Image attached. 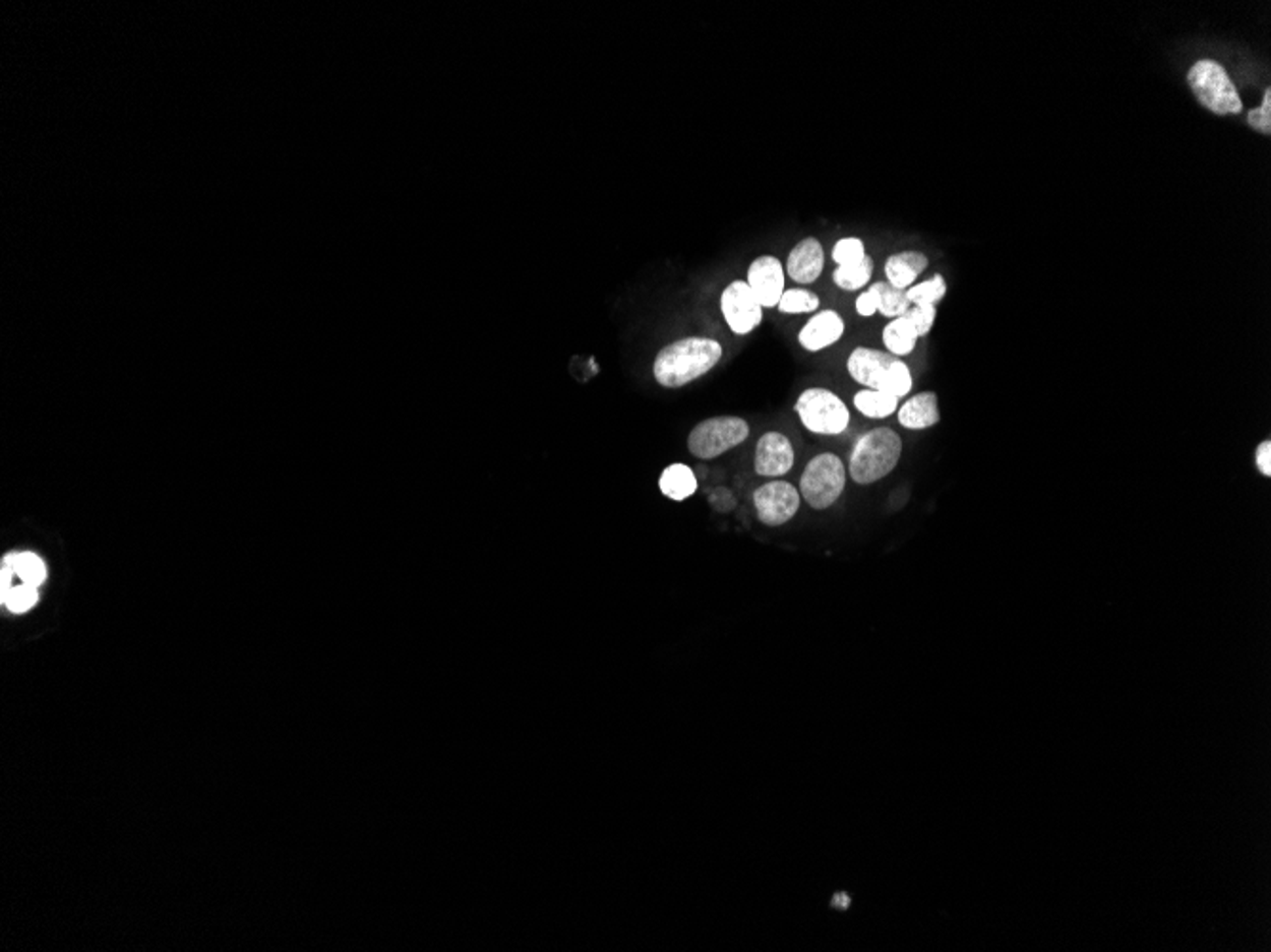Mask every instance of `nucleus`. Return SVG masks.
<instances>
[{
    "label": "nucleus",
    "mask_w": 1271,
    "mask_h": 952,
    "mask_svg": "<svg viewBox=\"0 0 1271 952\" xmlns=\"http://www.w3.org/2000/svg\"><path fill=\"white\" fill-rule=\"evenodd\" d=\"M724 348L714 338H680L657 354L653 375L665 388H680L707 375L720 364Z\"/></svg>",
    "instance_id": "nucleus-1"
},
{
    "label": "nucleus",
    "mask_w": 1271,
    "mask_h": 952,
    "mask_svg": "<svg viewBox=\"0 0 1271 952\" xmlns=\"http://www.w3.org/2000/svg\"><path fill=\"white\" fill-rule=\"evenodd\" d=\"M847 371L864 388L882 390L895 397H906L914 386L910 367L889 352L858 346L847 358Z\"/></svg>",
    "instance_id": "nucleus-2"
},
{
    "label": "nucleus",
    "mask_w": 1271,
    "mask_h": 952,
    "mask_svg": "<svg viewBox=\"0 0 1271 952\" xmlns=\"http://www.w3.org/2000/svg\"><path fill=\"white\" fill-rule=\"evenodd\" d=\"M901 436L891 428H873L858 438L849 456V475L858 485H872L897 468Z\"/></svg>",
    "instance_id": "nucleus-3"
},
{
    "label": "nucleus",
    "mask_w": 1271,
    "mask_h": 952,
    "mask_svg": "<svg viewBox=\"0 0 1271 952\" xmlns=\"http://www.w3.org/2000/svg\"><path fill=\"white\" fill-rule=\"evenodd\" d=\"M1188 84L1199 105L1218 117L1243 113L1242 96L1226 67L1214 59H1199L1188 71Z\"/></svg>",
    "instance_id": "nucleus-4"
},
{
    "label": "nucleus",
    "mask_w": 1271,
    "mask_h": 952,
    "mask_svg": "<svg viewBox=\"0 0 1271 952\" xmlns=\"http://www.w3.org/2000/svg\"><path fill=\"white\" fill-rule=\"evenodd\" d=\"M847 484V469L838 454H816L799 478V495L814 510L834 506Z\"/></svg>",
    "instance_id": "nucleus-5"
},
{
    "label": "nucleus",
    "mask_w": 1271,
    "mask_h": 952,
    "mask_svg": "<svg viewBox=\"0 0 1271 952\" xmlns=\"http://www.w3.org/2000/svg\"><path fill=\"white\" fill-rule=\"evenodd\" d=\"M799 423L819 436H840L851 423L849 407L828 388H807L794 405Z\"/></svg>",
    "instance_id": "nucleus-6"
},
{
    "label": "nucleus",
    "mask_w": 1271,
    "mask_h": 952,
    "mask_svg": "<svg viewBox=\"0 0 1271 952\" xmlns=\"http://www.w3.org/2000/svg\"><path fill=\"white\" fill-rule=\"evenodd\" d=\"M748 436H750V426L744 419L714 417V419L703 421L691 430L687 447H689V453L697 458L712 460L720 454L735 449L737 445L748 440Z\"/></svg>",
    "instance_id": "nucleus-7"
},
{
    "label": "nucleus",
    "mask_w": 1271,
    "mask_h": 952,
    "mask_svg": "<svg viewBox=\"0 0 1271 952\" xmlns=\"http://www.w3.org/2000/svg\"><path fill=\"white\" fill-rule=\"evenodd\" d=\"M801 495L798 489L783 480H773L754 491V508L758 519L768 527H781L788 523L799 510Z\"/></svg>",
    "instance_id": "nucleus-8"
},
{
    "label": "nucleus",
    "mask_w": 1271,
    "mask_h": 952,
    "mask_svg": "<svg viewBox=\"0 0 1271 952\" xmlns=\"http://www.w3.org/2000/svg\"><path fill=\"white\" fill-rule=\"evenodd\" d=\"M720 307L725 323L735 335L752 333L764 320V307L744 279H735L725 288Z\"/></svg>",
    "instance_id": "nucleus-9"
},
{
    "label": "nucleus",
    "mask_w": 1271,
    "mask_h": 952,
    "mask_svg": "<svg viewBox=\"0 0 1271 952\" xmlns=\"http://www.w3.org/2000/svg\"><path fill=\"white\" fill-rule=\"evenodd\" d=\"M754 294L758 303L764 308H775L779 305L784 292L786 270L784 264L773 255H762L754 259L744 279Z\"/></svg>",
    "instance_id": "nucleus-10"
},
{
    "label": "nucleus",
    "mask_w": 1271,
    "mask_h": 952,
    "mask_svg": "<svg viewBox=\"0 0 1271 952\" xmlns=\"http://www.w3.org/2000/svg\"><path fill=\"white\" fill-rule=\"evenodd\" d=\"M792 441L781 432H766L755 445L754 469L764 478H781L794 466Z\"/></svg>",
    "instance_id": "nucleus-11"
},
{
    "label": "nucleus",
    "mask_w": 1271,
    "mask_h": 952,
    "mask_svg": "<svg viewBox=\"0 0 1271 952\" xmlns=\"http://www.w3.org/2000/svg\"><path fill=\"white\" fill-rule=\"evenodd\" d=\"M784 270L796 283H813L825 270L823 244L816 238H805L798 242L790 251Z\"/></svg>",
    "instance_id": "nucleus-12"
},
{
    "label": "nucleus",
    "mask_w": 1271,
    "mask_h": 952,
    "mask_svg": "<svg viewBox=\"0 0 1271 952\" xmlns=\"http://www.w3.org/2000/svg\"><path fill=\"white\" fill-rule=\"evenodd\" d=\"M845 333V322L836 310H821L799 331L798 340L801 348L807 352H821L836 344Z\"/></svg>",
    "instance_id": "nucleus-13"
},
{
    "label": "nucleus",
    "mask_w": 1271,
    "mask_h": 952,
    "mask_svg": "<svg viewBox=\"0 0 1271 952\" xmlns=\"http://www.w3.org/2000/svg\"><path fill=\"white\" fill-rule=\"evenodd\" d=\"M929 266V259L925 253L921 251H901L891 255L886 261V281L891 283L893 288L906 292L908 288H912L916 283V279L925 272V268Z\"/></svg>",
    "instance_id": "nucleus-14"
},
{
    "label": "nucleus",
    "mask_w": 1271,
    "mask_h": 952,
    "mask_svg": "<svg viewBox=\"0 0 1271 952\" xmlns=\"http://www.w3.org/2000/svg\"><path fill=\"white\" fill-rule=\"evenodd\" d=\"M897 419L902 428L908 430H927L941 421L939 397L934 392H919L916 396L904 401L897 409Z\"/></svg>",
    "instance_id": "nucleus-15"
},
{
    "label": "nucleus",
    "mask_w": 1271,
    "mask_h": 952,
    "mask_svg": "<svg viewBox=\"0 0 1271 952\" xmlns=\"http://www.w3.org/2000/svg\"><path fill=\"white\" fill-rule=\"evenodd\" d=\"M659 487H661V493L665 497L681 502V500L689 499V497L695 495L699 482H697L695 471L689 468V466L672 464V466H668L661 473Z\"/></svg>",
    "instance_id": "nucleus-16"
},
{
    "label": "nucleus",
    "mask_w": 1271,
    "mask_h": 952,
    "mask_svg": "<svg viewBox=\"0 0 1271 952\" xmlns=\"http://www.w3.org/2000/svg\"><path fill=\"white\" fill-rule=\"evenodd\" d=\"M882 338H884V344L888 348L886 352L897 356V358H902V356H910L914 352L919 335H917L914 325L908 322V318L901 316V318H893L884 327Z\"/></svg>",
    "instance_id": "nucleus-17"
},
{
    "label": "nucleus",
    "mask_w": 1271,
    "mask_h": 952,
    "mask_svg": "<svg viewBox=\"0 0 1271 952\" xmlns=\"http://www.w3.org/2000/svg\"><path fill=\"white\" fill-rule=\"evenodd\" d=\"M853 403L858 412L868 419H888L899 409V397L882 392V390H870V388H862L860 392H857L853 397Z\"/></svg>",
    "instance_id": "nucleus-18"
},
{
    "label": "nucleus",
    "mask_w": 1271,
    "mask_h": 952,
    "mask_svg": "<svg viewBox=\"0 0 1271 952\" xmlns=\"http://www.w3.org/2000/svg\"><path fill=\"white\" fill-rule=\"evenodd\" d=\"M872 274V257L864 255L857 263L836 266V270L832 272V281L843 292H858V290H862L870 281Z\"/></svg>",
    "instance_id": "nucleus-19"
},
{
    "label": "nucleus",
    "mask_w": 1271,
    "mask_h": 952,
    "mask_svg": "<svg viewBox=\"0 0 1271 952\" xmlns=\"http://www.w3.org/2000/svg\"><path fill=\"white\" fill-rule=\"evenodd\" d=\"M870 292L875 297L877 312L891 320L901 318L912 307L906 297V292L893 288L888 281H875L870 285Z\"/></svg>",
    "instance_id": "nucleus-20"
},
{
    "label": "nucleus",
    "mask_w": 1271,
    "mask_h": 952,
    "mask_svg": "<svg viewBox=\"0 0 1271 952\" xmlns=\"http://www.w3.org/2000/svg\"><path fill=\"white\" fill-rule=\"evenodd\" d=\"M12 565H14L15 578L21 584H29V586L39 587L46 580L45 561L29 552H21V554H10Z\"/></svg>",
    "instance_id": "nucleus-21"
},
{
    "label": "nucleus",
    "mask_w": 1271,
    "mask_h": 952,
    "mask_svg": "<svg viewBox=\"0 0 1271 952\" xmlns=\"http://www.w3.org/2000/svg\"><path fill=\"white\" fill-rule=\"evenodd\" d=\"M947 290V279L943 278L941 274H936L932 278L919 281V283H914L912 288H908L906 297H908L910 305H931V307H936V303H941L945 299Z\"/></svg>",
    "instance_id": "nucleus-22"
},
{
    "label": "nucleus",
    "mask_w": 1271,
    "mask_h": 952,
    "mask_svg": "<svg viewBox=\"0 0 1271 952\" xmlns=\"http://www.w3.org/2000/svg\"><path fill=\"white\" fill-rule=\"evenodd\" d=\"M821 307V299L819 295L801 288H794L784 292L781 301H779V312L783 314H811Z\"/></svg>",
    "instance_id": "nucleus-23"
},
{
    "label": "nucleus",
    "mask_w": 1271,
    "mask_h": 952,
    "mask_svg": "<svg viewBox=\"0 0 1271 952\" xmlns=\"http://www.w3.org/2000/svg\"><path fill=\"white\" fill-rule=\"evenodd\" d=\"M39 601V587L29 586V584H15L12 589H8L6 593H2V602L12 611V613H27Z\"/></svg>",
    "instance_id": "nucleus-24"
},
{
    "label": "nucleus",
    "mask_w": 1271,
    "mask_h": 952,
    "mask_svg": "<svg viewBox=\"0 0 1271 952\" xmlns=\"http://www.w3.org/2000/svg\"><path fill=\"white\" fill-rule=\"evenodd\" d=\"M866 255V246L857 236L842 238L832 248V261L838 264L857 263Z\"/></svg>",
    "instance_id": "nucleus-25"
},
{
    "label": "nucleus",
    "mask_w": 1271,
    "mask_h": 952,
    "mask_svg": "<svg viewBox=\"0 0 1271 952\" xmlns=\"http://www.w3.org/2000/svg\"><path fill=\"white\" fill-rule=\"evenodd\" d=\"M1247 122H1249V126H1251L1255 132L1262 133V135H1270L1271 88H1266V91H1264V98H1262L1260 107H1255V109H1251V111H1249Z\"/></svg>",
    "instance_id": "nucleus-26"
},
{
    "label": "nucleus",
    "mask_w": 1271,
    "mask_h": 952,
    "mask_svg": "<svg viewBox=\"0 0 1271 952\" xmlns=\"http://www.w3.org/2000/svg\"><path fill=\"white\" fill-rule=\"evenodd\" d=\"M908 318V322L914 325L919 337L929 335V331L936 320V307L931 305H912L910 310L904 314Z\"/></svg>",
    "instance_id": "nucleus-27"
},
{
    "label": "nucleus",
    "mask_w": 1271,
    "mask_h": 952,
    "mask_svg": "<svg viewBox=\"0 0 1271 952\" xmlns=\"http://www.w3.org/2000/svg\"><path fill=\"white\" fill-rule=\"evenodd\" d=\"M1257 468L1262 471V475L1270 478L1271 475V441H1262L1257 447Z\"/></svg>",
    "instance_id": "nucleus-28"
},
{
    "label": "nucleus",
    "mask_w": 1271,
    "mask_h": 952,
    "mask_svg": "<svg viewBox=\"0 0 1271 952\" xmlns=\"http://www.w3.org/2000/svg\"><path fill=\"white\" fill-rule=\"evenodd\" d=\"M855 308H857L858 316H862V318H870L877 312V303H875V297H873L870 290L862 295H858Z\"/></svg>",
    "instance_id": "nucleus-29"
}]
</instances>
